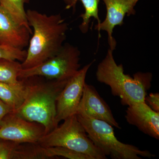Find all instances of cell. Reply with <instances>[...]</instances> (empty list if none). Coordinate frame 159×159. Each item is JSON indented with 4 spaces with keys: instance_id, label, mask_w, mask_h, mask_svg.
I'll list each match as a JSON object with an SVG mask.
<instances>
[{
    "instance_id": "1",
    "label": "cell",
    "mask_w": 159,
    "mask_h": 159,
    "mask_svg": "<svg viewBox=\"0 0 159 159\" xmlns=\"http://www.w3.org/2000/svg\"><path fill=\"white\" fill-rule=\"evenodd\" d=\"M26 16L33 32L25 59L21 63L22 69L36 66L57 54L64 43L69 29L60 14L48 15L28 9Z\"/></svg>"
},
{
    "instance_id": "2",
    "label": "cell",
    "mask_w": 159,
    "mask_h": 159,
    "mask_svg": "<svg viewBox=\"0 0 159 159\" xmlns=\"http://www.w3.org/2000/svg\"><path fill=\"white\" fill-rule=\"evenodd\" d=\"M24 79L28 86L27 94L20 106L13 112L43 125L46 134L58 126L55 122L56 101L68 80L36 81L34 77Z\"/></svg>"
},
{
    "instance_id": "3",
    "label": "cell",
    "mask_w": 159,
    "mask_h": 159,
    "mask_svg": "<svg viewBox=\"0 0 159 159\" xmlns=\"http://www.w3.org/2000/svg\"><path fill=\"white\" fill-rule=\"evenodd\" d=\"M96 77L101 83L110 87L112 94L119 97L122 105L129 106L145 102L147 91L151 86L150 72H137L133 77L124 74L122 64L115 61L113 51L109 49L104 59L97 67Z\"/></svg>"
},
{
    "instance_id": "4",
    "label": "cell",
    "mask_w": 159,
    "mask_h": 159,
    "mask_svg": "<svg viewBox=\"0 0 159 159\" xmlns=\"http://www.w3.org/2000/svg\"><path fill=\"white\" fill-rule=\"evenodd\" d=\"M77 118L94 145L106 157L113 159H141L155 157L148 150L121 142L115 136L113 126L102 120L77 115Z\"/></svg>"
},
{
    "instance_id": "5",
    "label": "cell",
    "mask_w": 159,
    "mask_h": 159,
    "mask_svg": "<svg viewBox=\"0 0 159 159\" xmlns=\"http://www.w3.org/2000/svg\"><path fill=\"white\" fill-rule=\"evenodd\" d=\"M63 121L61 125L42 137L38 144L46 148L65 147L87 155L91 159L107 158L89 138L77 115Z\"/></svg>"
},
{
    "instance_id": "6",
    "label": "cell",
    "mask_w": 159,
    "mask_h": 159,
    "mask_svg": "<svg viewBox=\"0 0 159 159\" xmlns=\"http://www.w3.org/2000/svg\"><path fill=\"white\" fill-rule=\"evenodd\" d=\"M80 51L77 47L64 43L59 51L36 66L20 71L19 80L38 76L52 80H68L80 67Z\"/></svg>"
},
{
    "instance_id": "7",
    "label": "cell",
    "mask_w": 159,
    "mask_h": 159,
    "mask_svg": "<svg viewBox=\"0 0 159 159\" xmlns=\"http://www.w3.org/2000/svg\"><path fill=\"white\" fill-rule=\"evenodd\" d=\"M94 61H93L80 69L71 77L57 97L55 117V122L57 125L61 121L77 115L85 84L87 74Z\"/></svg>"
},
{
    "instance_id": "8",
    "label": "cell",
    "mask_w": 159,
    "mask_h": 159,
    "mask_svg": "<svg viewBox=\"0 0 159 159\" xmlns=\"http://www.w3.org/2000/svg\"><path fill=\"white\" fill-rule=\"evenodd\" d=\"M45 134L44 127L30 122L11 111L3 119L0 127V139L17 143H37Z\"/></svg>"
},
{
    "instance_id": "9",
    "label": "cell",
    "mask_w": 159,
    "mask_h": 159,
    "mask_svg": "<svg viewBox=\"0 0 159 159\" xmlns=\"http://www.w3.org/2000/svg\"><path fill=\"white\" fill-rule=\"evenodd\" d=\"M77 115L85 118L102 120L121 129L105 101L93 86L85 84Z\"/></svg>"
},
{
    "instance_id": "10",
    "label": "cell",
    "mask_w": 159,
    "mask_h": 159,
    "mask_svg": "<svg viewBox=\"0 0 159 159\" xmlns=\"http://www.w3.org/2000/svg\"><path fill=\"white\" fill-rule=\"evenodd\" d=\"M106 7L107 14L105 20L97 24L95 30L99 32L105 31L108 35L110 49L113 51L116 46V42L113 37L114 28L122 26L125 16L134 15L135 6L134 0H102Z\"/></svg>"
},
{
    "instance_id": "11",
    "label": "cell",
    "mask_w": 159,
    "mask_h": 159,
    "mask_svg": "<svg viewBox=\"0 0 159 159\" xmlns=\"http://www.w3.org/2000/svg\"><path fill=\"white\" fill-rule=\"evenodd\" d=\"M125 118L128 123L143 133L159 140V112L153 110L146 102L128 106Z\"/></svg>"
},
{
    "instance_id": "12",
    "label": "cell",
    "mask_w": 159,
    "mask_h": 159,
    "mask_svg": "<svg viewBox=\"0 0 159 159\" xmlns=\"http://www.w3.org/2000/svg\"><path fill=\"white\" fill-rule=\"evenodd\" d=\"M32 33L16 22L0 5V44L23 49L29 44Z\"/></svg>"
},
{
    "instance_id": "13",
    "label": "cell",
    "mask_w": 159,
    "mask_h": 159,
    "mask_svg": "<svg viewBox=\"0 0 159 159\" xmlns=\"http://www.w3.org/2000/svg\"><path fill=\"white\" fill-rule=\"evenodd\" d=\"M17 84L0 82V99L9 106L12 111L20 106L25 98L28 86L25 79Z\"/></svg>"
},
{
    "instance_id": "14",
    "label": "cell",
    "mask_w": 159,
    "mask_h": 159,
    "mask_svg": "<svg viewBox=\"0 0 159 159\" xmlns=\"http://www.w3.org/2000/svg\"><path fill=\"white\" fill-rule=\"evenodd\" d=\"M65 4V9H76L78 2L82 3L84 9V12L80 15V17L82 18V21L80 25L79 29L83 34L88 31L89 23L92 18H94L97 21V24L101 22L99 16V4L100 0H63Z\"/></svg>"
},
{
    "instance_id": "15",
    "label": "cell",
    "mask_w": 159,
    "mask_h": 159,
    "mask_svg": "<svg viewBox=\"0 0 159 159\" xmlns=\"http://www.w3.org/2000/svg\"><path fill=\"white\" fill-rule=\"evenodd\" d=\"M29 0H0V5L19 25L26 27L32 33L29 25L25 9V4Z\"/></svg>"
},
{
    "instance_id": "16",
    "label": "cell",
    "mask_w": 159,
    "mask_h": 159,
    "mask_svg": "<svg viewBox=\"0 0 159 159\" xmlns=\"http://www.w3.org/2000/svg\"><path fill=\"white\" fill-rule=\"evenodd\" d=\"M20 63L17 61L0 59V82L16 84L19 83V74L21 70Z\"/></svg>"
},
{
    "instance_id": "17",
    "label": "cell",
    "mask_w": 159,
    "mask_h": 159,
    "mask_svg": "<svg viewBox=\"0 0 159 159\" xmlns=\"http://www.w3.org/2000/svg\"><path fill=\"white\" fill-rule=\"evenodd\" d=\"M18 143L13 150L11 159H47L44 147L38 143Z\"/></svg>"
},
{
    "instance_id": "18",
    "label": "cell",
    "mask_w": 159,
    "mask_h": 159,
    "mask_svg": "<svg viewBox=\"0 0 159 159\" xmlns=\"http://www.w3.org/2000/svg\"><path fill=\"white\" fill-rule=\"evenodd\" d=\"M44 153L47 158L61 157L70 159H91L90 157L84 154L79 153L65 147H44Z\"/></svg>"
},
{
    "instance_id": "19",
    "label": "cell",
    "mask_w": 159,
    "mask_h": 159,
    "mask_svg": "<svg viewBox=\"0 0 159 159\" xmlns=\"http://www.w3.org/2000/svg\"><path fill=\"white\" fill-rule=\"evenodd\" d=\"M27 51L7 45L0 44V59L17 61L22 62L25 59Z\"/></svg>"
},
{
    "instance_id": "20",
    "label": "cell",
    "mask_w": 159,
    "mask_h": 159,
    "mask_svg": "<svg viewBox=\"0 0 159 159\" xmlns=\"http://www.w3.org/2000/svg\"><path fill=\"white\" fill-rule=\"evenodd\" d=\"M5 142L2 140L0 143V159H11L13 150L18 143L11 141Z\"/></svg>"
},
{
    "instance_id": "21",
    "label": "cell",
    "mask_w": 159,
    "mask_h": 159,
    "mask_svg": "<svg viewBox=\"0 0 159 159\" xmlns=\"http://www.w3.org/2000/svg\"><path fill=\"white\" fill-rule=\"evenodd\" d=\"M147 101L148 105L155 111L159 112V94L151 93L145 98V102Z\"/></svg>"
},
{
    "instance_id": "22",
    "label": "cell",
    "mask_w": 159,
    "mask_h": 159,
    "mask_svg": "<svg viewBox=\"0 0 159 159\" xmlns=\"http://www.w3.org/2000/svg\"><path fill=\"white\" fill-rule=\"evenodd\" d=\"M11 111H12L10 107L0 99V127L4 118Z\"/></svg>"
},
{
    "instance_id": "23",
    "label": "cell",
    "mask_w": 159,
    "mask_h": 159,
    "mask_svg": "<svg viewBox=\"0 0 159 159\" xmlns=\"http://www.w3.org/2000/svg\"><path fill=\"white\" fill-rule=\"evenodd\" d=\"M139 0H134V3L135 5H136L137 2H139Z\"/></svg>"
},
{
    "instance_id": "24",
    "label": "cell",
    "mask_w": 159,
    "mask_h": 159,
    "mask_svg": "<svg viewBox=\"0 0 159 159\" xmlns=\"http://www.w3.org/2000/svg\"><path fill=\"white\" fill-rule=\"evenodd\" d=\"M2 140H1V139H0V143H1V142H2Z\"/></svg>"
}]
</instances>
